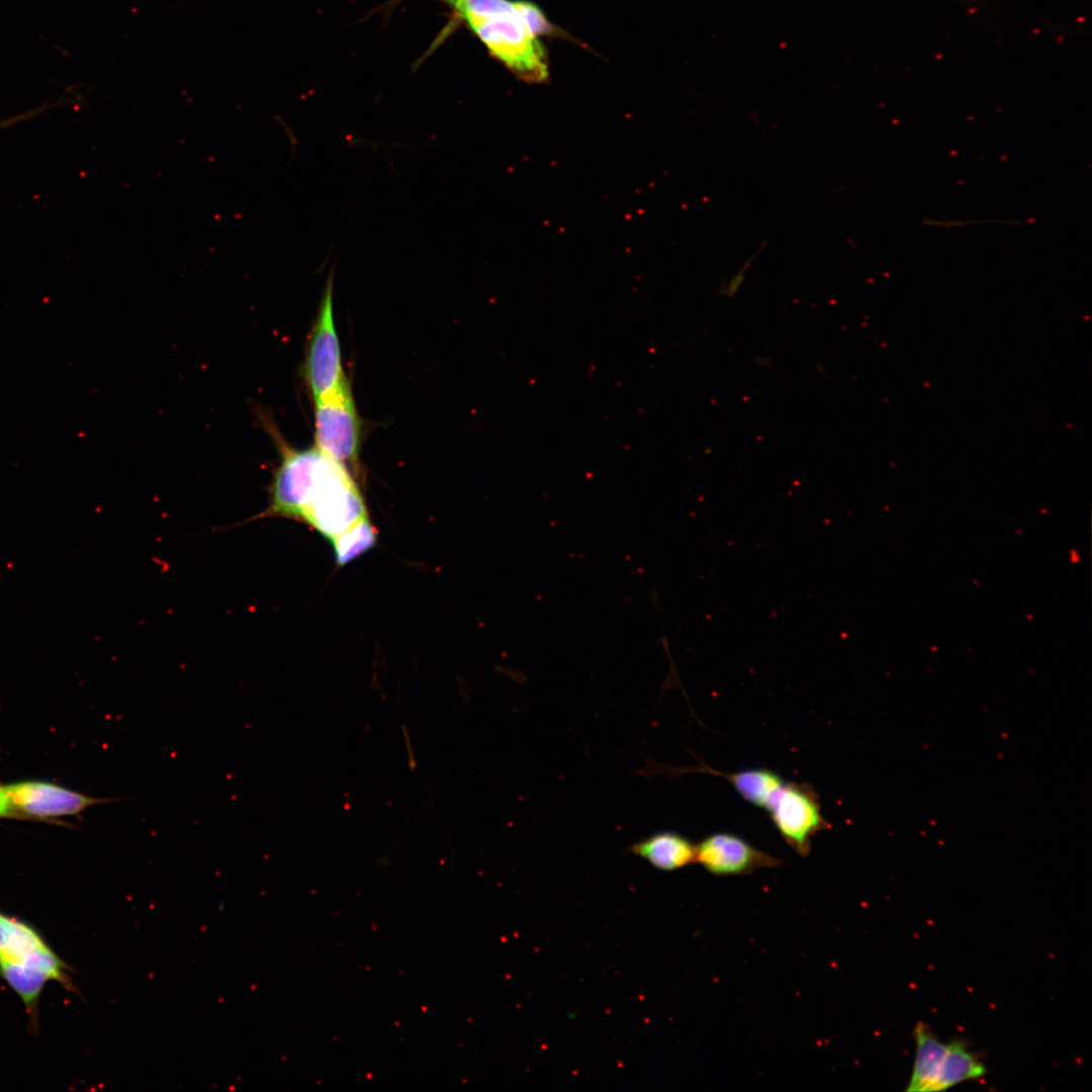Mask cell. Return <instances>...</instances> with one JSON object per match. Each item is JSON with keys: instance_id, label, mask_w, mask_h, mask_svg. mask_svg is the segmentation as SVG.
Segmentation results:
<instances>
[{"instance_id": "17", "label": "cell", "mask_w": 1092, "mask_h": 1092, "mask_svg": "<svg viewBox=\"0 0 1092 1092\" xmlns=\"http://www.w3.org/2000/svg\"><path fill=\"white\" fill-rule=\"evenodd\" d=\"M31 116H33V113L30 112V113H26V114H23V115H20V116H17V117H12V118H9V119L1 120L0 121V128L1 127H8V126L16 123L17 121H22L23 119L31 117Z\"/></svg>"}, {"instance_id": "12", "label": "cell", "mask_w": 1092, "mask_h": 1092, "mask_svg": "<svg viewBox=\"0 0 1092 1092\" xmlns=\"http://www.w3.org/2000/svg\"><path fill=\"white\" fill-rule=\"evenodd\" d=\"M702 768L703 771L725 778L745 801L765 810L786 783L778 774L766 768H752L728 774L715 771L707 766Z\"/></svg>"}, {"instance_id": "3", "label": "cell", "mask_w": 1092, "mask_h": 1092, "mask_svg": "<svg viewBox=\"0 0 1092 1092\" xmlns=\"http://www.w3.org/2000/svg\"><path fill=\"white\" fill-rule=\"evenodd\" d=\"M279 447L281 462L271 484L270 503L258 518L301 520L331 457L315 445L294 449L280 440Z\"/></svg>"}, {"instance_id": "1", "label": "cell", "mask_w": 1092, "mask_h": 1092, "mask_svg": "<svg viewBox=\"0 0 1092 1092\" xmlns=\"http://www.w3.org/2000/svg\"><path fill=\"white\" fill-rule=\"evenodd\" d=\"M463 21L520 79L543 83L549 78L543 44L526 18L528 1L446 0Z\"/></svg>"}, {"instance_id": "14", "label": "cell", "mask_w": 1092, "mask_h": 1092, "mask_svg": "<svg viewBox=\"0 0 1092 1092\" xmlns=\"http://www.w3.org/2000/svg\"><path fill=\"white\" fill-rule=\"evenodd\" d=\"M376 537L374 526L368 517H365L333 538L331 541L338 565L344 566L371 549L376 543Z\"/></svg>"}, {"instance_id": "8", "label": "cell", "mask_w": 1092, "mask_h": 1092, "mask_svg": "<svg viewBox=\"0 0 1092 1092\" xmlns=\"http://www.w3.org/2000/svg\"><path fill=\"white\" fill-rule=\"evenodd\" d=\"M14 815L51 818L66 815H78L96 804L113 802L117 799H103L87 796L58 785L44 782H22L4 787Z\"/></svg>"}, {"instance_id": "10", "label": "cell", "mask_w": 1092, "mask_h": 1092, "mask_svg": "<svg viewBox=\"0 0 1092 1092\" xmlns=\"http://www.w3.org/2000/svg\"><path fill=\"white\" fill-rule=\"evenodd\" d=\"M629 851L657 870L672 872L696 862V844L673 831H659L632 844Z\"/></svg>"}, {"instance_id": "11", "label": "cell", "mask_w": 1092, "mask_h": 1092, "mask_svg": "<svg viewBox=\"0 0 1092 1092\" xmlns=\"http://www.w3.org/2000/svg\"><path fill=\"white\" fill-rule=\"evenodd\" d=\"M916 1054L908 1092H929L938 1073L947 1044L939 1040L931 1027L919 1021L914 1027Z\"/></svg>"}, {"instance_id": "6", "label": "cell", "mask_w": 1092, "mask_h": 1092, "mask_svg": "<svg viewBox=\"0 0 1092 1092\" xmlns=\"http://www.w3.org/2000/svg\"><path fill=\"white\" fill-rule=\"evenodd\" d=\"M333 287L334 269L328 277L307 347L305 376L314 400L348 381L335 325Z\"/></svg>"}, {"instance_id": "13", "label": "cell", "mask_w": 1092, "mask_h": 1092, "mask_svg": "<svg viewBox=\"0 0 1092 1092\" xmlns=\"http://www.w3.org/2000/svg\"><path fill=\"white\" fill-rule=\"evenodd\" d=\"M987 1072L985 1065L977 1055L970 1052L966 1044L953 1040L947 1044V1051L929 1092L944 1091L968 1080L979 1079Z\"/></svg>"}, {"instance_id": "2", "label": "cell", "mask_w": 1092, "mask_h": 1092, "mask_svg": "<svg viewBox=\"0 0 1092 1092\" xmlns=\"http://www.w3.org/2000/svg\"><path fill=\"white\" fill-rule=\"evenodd\" d=\"M72 969L31 924L0 911V975L20 998L32 1030L38 1029V1005L49 982L77 992Z\"/></svg>"}, {"instance_id": "9", "label": "cell", "mask_w": 1092, "mask_h": 1092, "mask_svg": "<svg viewBox=\"0 0 1092 1092\" xmlns=\"http://www.w3.org/2000/svg\"><path fill=\"white\" fill-rule=\"evenodd\" d=\"M696 862L716 876L748 875L781 863L776 856L728 832H717L702 839L696 845Z\"/></svg>"}, {"instance_id": "5", "label": "cell", "mask_w": 1092, "mask_h": 1092, "mask_svg": "<svg viewBox=\"0 0 1092 1092\" xmlns=\"http://www.w3.org/2000/svg\"><path fill=\"white\" fill-rule=\"evenodd\" d=\"M314 404V445L348 468L357 469L362 423L349 381L315 399Z\"/></svg>"}, {"instance_id": "15", "label": "cell", "mask_w": 1092, "mask_h": 1092, "mask_svg": "<svg viewBox=\"0 0 1092 1092\" xmlns=\"http://www.w3.org/2000/svg\"><path fill=\"white\" fill-rule=\"evenodd\" d=\"M758 252H756L755 255ZM752 258H749L747 261H745L744 265L739 270V272L737 274H735L731 278V280L729 281V284H727V286L724 289H722V293H724L726 296H733V295H735L737 293L738 289L740 288V286L742 285V283L744 281L746 270L750 266V262H751Z\"/></svg>"}, {"instance_id": "7", "label": "cell", "mask_w": 1092, "mask_h": 1092, "mask_svg": "<svg viewBox=\"0 0 1092 1092\" xmlns=\"http://www.w3.org/2000/svg\"><path fill=\"white\" fill-rule=\"evenodd\" d=\"M766 811L784 840L802 857L809 854L812 837L830 827L808 784L786 782Z\"/></svg>"}, {"instance_id": "16", "label": "cell", "mask_w": 1092, "mask_h": 1092, "mask_svg": "<svg viewBox=\"0 0 1092 1092\" xmlns=\"http://www.w3.org/2000/svg\"><path fill=\"white\" fill-rule=\"evenodd\" d=\"M11 815H14V813L6 796L4 787H0V816Z\"/></svg>"}, {"instance_id": "4", "label": "cell", "mask_w": 1092, "mask_h": 1092, "mask_svg": "<svg viewBox=\"0 0 1092 1092\" xmlns=\"http://www.w3.org/2000/svg\"><path fill=\"white\" fill-rule=\"evenodd\" d=\"M365 517V503L349 468L331 458L301 521L332 540Z\"/></svg>"}]
</instances>
